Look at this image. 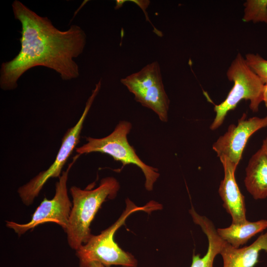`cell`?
Listing matches in <instances>:
<instances>
[{"label":"cell","instance_id":"obj_1","mask_svg":"<svg viewBox=\"0 0 267 267\" xmlns=\"http://www.w3.org/2000/svg\"><path fill=\"white\" fill-rule=\"evenodd\" d=\"M12 7L14 18L21 24V48L14 58L1 64L0 88L15 89L23 74L36 66L54 70L64 81L77 78L79 68L73 59L84 51L87 42L84 31L76 25L61 31L47 17L40 16L18 0L12 2Z\"/></svg>","mask_w":267,"mask_h":267},{"label":"cell","instance_id":"obj_2","mask_svg":"<svg viewBox=\"0 0 267 267\" xmlns=\"http://www.w3.org/2000/svg\"><path fill=\"white\" fill-rule=\"evenodd\" d=\"M126 204L125 210L113 224L97 235L92 234L88 241L76 251L80 267H88L93 262H99L105 267L113 265L137 267V260L132 254L124 251L118 246L114 239V234L132 214L141 211L150 213L160 210L162 205L151 201L143 206H138L129 199H127Z\"/></svg>","mask_w":267,"mask_h":267},{"label":"cell","instance_id":"obj_3","mask_svg":"<svg viewBox=\"0 0 267 267\" xmlns=\"http://www.w3.org/2000/svg\"><path fill=\"white\" fill-rule=\"evenodd\" d=\"M120 189L114 177L103 178L97 187L83 189L76 186L70 188L72 206L65 232L71 249L76 251L90 237V225L102 203L114 198Z\"/></svg>","mask_w":267,"mask_h":267},{"label":"cell","instance_id":"obj_4","mask_svg":"<svg viewBox=\"0 0 267 267\" xmlns=\"http://www.w3.org/2000/svg\"><path fill=\"white\" fill-rule=\"evenodd\" d=\"M132 128L127 121H121L114 131L108 135L102 138L85 137L87 142L75 149L81 155L92 152H99L111 156L121 162L123 167L133 164L140 169L145 177L144 186L148 191L153 190L154 184L160 176L157 168L144 163L136 154L134 147L128 140L127 136Z\"/></svg>","mask_w":267,"mask_h":267},{"label":"cell","instance_id":"obj_5","mask_svg":"<svg viewBox=\"0 0 267 267\" xmlns=\"http://www.w3.org/2000/svg\"><path fill=\"white\" fill-rule=\"evenodd\" d=\"M226 75L234 85L226 99L214 107L216 116L210 127L212 130L222 125L228 112L234 109L241 100H249L250 108L255 112L258 111L260 103L263 101L265 84L248 66L240 53L231 62Z\"/></svg>","mask_w":267,"mask_h":267},{"label":"cell","instance_id":"obj_6","mask_svg":"<svg viewBox=\"0 0 267 267\" xmlns=\"http://www.w3.org/2000/svg\"><path fill=\"white\" fill-rule=\"evenodd\" d=\"M101 86V81H99L92 90L79 120L73 127L68 129L64 134L53 163L47 169L41 172L27 183L18 188V194L25 205L29 206L33 203L49 178H59L61 176L64 165L80 141L84 123Z\"/></svg>","mask_w":267,"mask_h":267},{"label":"cell","instance_id":"obj_7","mask_svg":"<svg viewBox=\"0 0 267 267\" xmlns=\"http://www.w3.org/2000/svg\"><path fill=\"white\" fill-rule=\"evenodd\" d=\"M121 83L134 95L136 101L153 111L161 121L167 122L170 100L164 89L157 61L121 79Z\"/></svg>","mask_w":267,"mask_h":267},{"label":"cell","instance_id":"obj_8","mask_svg":"<svg viewBox=\"0 0 267 267\" xmlns=\"http://www.w3.org/2000/svg\"><path fill=\"white\" fill-rule=\"evenodd\" d=\"M80 154H77L68 165L66 171H63L55 183V192L51 199L44 197L33 213L31 220L26 223L13 221H6L7 227L13 229L18 235L36 226L45 222H54L65 231L67 228L72 206L68 194L67 180L70 170Z\"/></svg>","mask_w":267,"mask_h":267},{"label":"cell","instance_id":"obj_9","mask_svg":"<svg viewBox=\"0 0 267 267\" xmlns=\"http://www.w3.org/2000/svg\"><path fill=\"white\" fill-rule=\"evenodd\" d=\"M267 127V115L246 119L244 113L237 125H230L225 134L213 144L218 156L224 157L235 166L240 161L243 150L250 136L258 130Z\"/></svg>","mask_w":267,"mask_h":267},{"label":"cell","instance_id":"obj_10","mask_svg":"<svg viewBox=\"0 0 267 267\" xmlns=\"http://www.w3.org/2000/svg\"><path fill=\"white\" fill-rule=\"evenodd\" d=\"M224 170V178L221 181L219 194L223 201V206L232 218V223L239 224L246 222V207L244 196L240 192L235 178L237 167L224 157H220Z\"/></svg>","mask_w":267,"mask_h":267},{"label":"cell","instance_id":"obj_11","mask_svg":"<svg viewBox=\"0 0 267 267\" xmlns=\"http://www.w3.org/2000/svg\"><path fill=\"white\" fill-rule=\"evenodd\" d=\"M261 251L267 253V231L249 246L241 248H234L224 241L220 254L223 267H254L259 262Z\"/></svg>","mask_w":267,"mask_h":267},{"label":"cell","instance_id":"obj_12","mask_svg":"<svg viewBox=\"0 0 267 267\" xmlns=\"http://www.w3.org/2000/svg\"><path fill=\"white\" fill-rule=\"evenodd\" d=\"M244 183L247 191L255 199L267 197V157L261 148L249 161Z\"/></svg>","mask_w":267,"mask_h":267},{"label":"cell","instance_id":"obj_13","mask_svg":"<svg viewBox=\"0 0 267 267\" xmlns=\"http://www.w3.org/2000/svg\"><path fill=\"white\" fill-rule=\"evenodd\" d=\"M189 213L193 222L201 227L208 240L207 253L202 257L194 254L190 267H213L214 259L220 254L224 241L219 235L213 223L208 219L199 215L192 207Z\"/></svg>","mask_w":267,"mask_h":267},{"label":"cell","instance_id":"obj_14","mask_svg":"<svg viewBox=\"0 0 267 267\" xmlns=\"http://www.w3.org/2000/svg\"><path fill=\"white\" fill-rule=\"evenodd\" d=\"M267 228V220H261L256 222L248 220L239 224L231 223L225 228H218L217 231L224 241L234 248L246 244L248 240Z\"/></svg>","mask_w":267,"mask_h":267},{"label":"cell","instance_id":"obj_15","mask_svg":"<svg viewBox=\"0 0 267 267\" xmlns=\"http://www.w3.org/2000/svg\"><path fill=\"white\" fill-rule=\"evenodd\" d=\"M244 5V22L267 24V0H248Z\"/></svg>","mask_w":267,"mask_h":267},{"label":"cell","instance_id":"obj_16","mask_svg":"<svg viewBox=\"0 0 267 267\" xmlns=\"http://www.w3.org/2000/svg\"><path fill=\"white\" fill-rule=\"evenodd\" d=\"M245 61L248 66L260 78L263 83H267V60L259 54H246Z\"/></svg>","mask_w":267,"mask_h":267},{"label":"cell","instance_id":"obj_17","mask_svg":"<svg viewBox=\"0 0 267 267\" xmlns=\"http://www.w3.org/2000/svg\"><path fill=\"white\" fill-rule=\"evenodd\" d=\"M263 101L267 107V83L265 84L263 92Z\"/></svg>","mask_w":267,"mask_h":267},{"label":"cell","instance_id":"obj_18","mask_svg":"<svg viewBox=\"0 0 267 267\" xmlns=\"http://www.w3.org/2000/svg\"><path fill=\"white\" fill-rule=\"evenodd\" d=\"M261 148L264 151L267 157V137L263 140Z\"/></svg>","mask_w":267,"mask_h":267},{"label":"cell","instance_id":"obj_19","mask_svg":"<svg viewBox=\"0 0 267 267\" xmlns=\"http://www.w3.org/2000/svg\"><path fill=\"white\" fill-rule=\"evenodd\" d=\"M88 267H105V266L99 262H93L89 264Z\"/></svg>","mask_w":267,"mask_h":267}]
</instances>
